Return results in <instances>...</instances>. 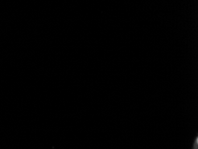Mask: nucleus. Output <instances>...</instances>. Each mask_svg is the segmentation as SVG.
<instances>
[{"mask_svg": "<svg viewBox=\"0 0 198 149\" xmlns=\"http://www.w3.org/2000/svg\"><path fill=\"white\" fill-rule=\"evenodd\" d=\"M192 149H198V137L197 136L196 139L194 140L193 145H192Z\"/></svg>", "mask_w": 198, "mask_h": 149, "instance_id": "1", "label": "nucleus"}]
</instances>
